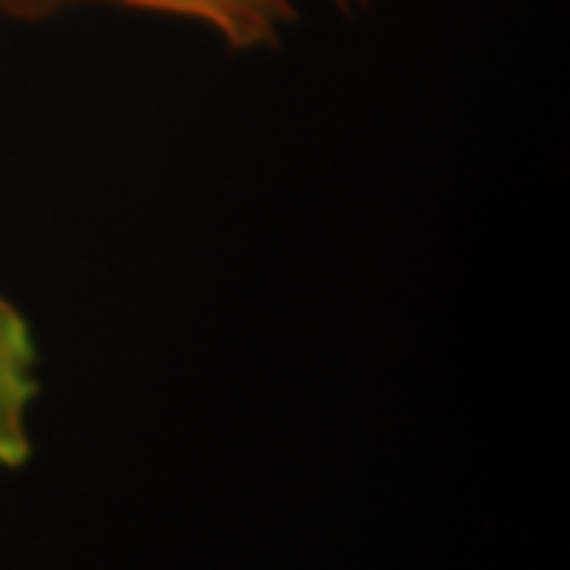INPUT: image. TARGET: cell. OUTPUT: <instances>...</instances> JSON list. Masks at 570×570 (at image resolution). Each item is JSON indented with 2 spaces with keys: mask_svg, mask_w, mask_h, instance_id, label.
Here are the masks:
<instances>
[{
  "mask_svg": "<svg viewBox=\"0 0 570 570\" xmlns=\"http://www.w3.org/2000/svg\"><path fill=\"white\" fill-rule=\"evenodd\" d=\"M58 3L63 0H0L3 10H17V13L48 10ZM105 3L197 22L235 51L276 45L285 26L295 20V0H105Z\"/></svg>",
  "mask_w": 570,
  "mask_h": 570,
  "instance_id": "cell-1",
  "label": "cell"
},
{
  "mask_svg": "<svg viewBox=\"0 0 570 570\" xmlns=\"http://www.w3.org/2000/svg\"><path fill=\"white\" fill-rule=\"evenodd\" d=\"M39 396V352L29 321L0 295V469L32 460V406Z\"/></svg>",
  "mask_w": 570,
  "mask_h": 570,
  "instance_id": "cell-2",
  "label": "cell"
},
{
  "mask_svg": "<svg viewBox=\"0 0 570 570\" xmlns=\"http://www.w3.org/2000/svg\"><path fill=\"white\" fill-rule=\"evenodd\" d=\"M340 3H348V0H340Z\"/></svg>",
  "mask_w": 570,
  "mask_h": 570,
  "instance_id": "cell-3",
  "label": "cell"
}]
</instances>
